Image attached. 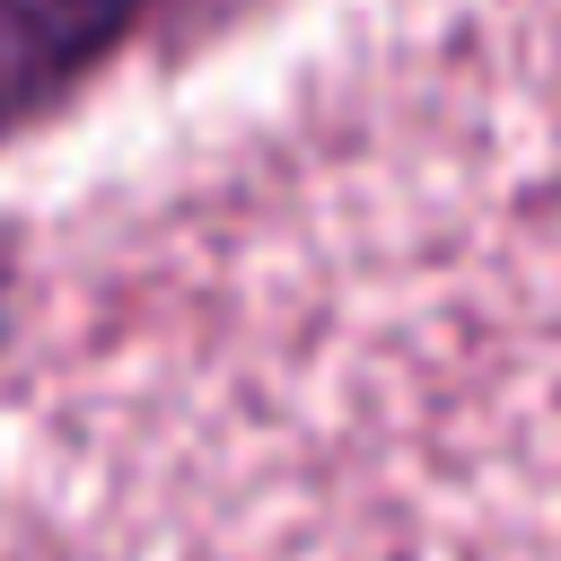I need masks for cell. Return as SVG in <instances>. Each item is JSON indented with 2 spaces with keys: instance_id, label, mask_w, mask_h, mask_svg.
Masks as SVG:
<instances>
[{
  "instance_id": "1",
  "label": "cell",
  "mask_w": 561,
  "mask_h": 561,
  "mask_svg": "<svg viewBox=\"0 0 561 561\" xmlns=\"http://www.w3.org/2000/svg\"><path fill=\"white\" fill-rule=\"evenodd\" d=\"M158 0H0V131L114 61Z\"/></svg>"
},
{
  "instance_id": "2",
  "label": "cell",
  "mask_w": 561,
  "mask_h": 561,
  "mask_svg": "<svg viewBox=\"0 0 561 561\" xmlns=\"http://www.w3.org/2000/svg\"><path fill=\"white\" fill-rule=\"evenodd\" d=\"M0 324H9V263H0Z\"/></svg>"
}]
</instances>
